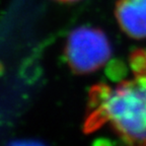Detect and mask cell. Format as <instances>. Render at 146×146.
Masks as SVG:
<instances>
[{
  "mask_svg": "<svg viewBox=\"0 0 146 146\" xmlns=\"http://www.w3.org/2000/svg\"><path fill=\"white\" fill-rule=\"evenodd\" d=\"M88 98L85 133L110 123L126 143L146 144V74L135 75L115 88L96 84L90 88Z\"/></svg>",
  "mask_w": 146,
  "mask_h": 146,
  "instance_id": "6da1fadb",
  "label": "cell"
},
{
  "mask_svg": "<svg viewBox=\"0 0 146 146\" xmlns=\"http://www.w3.org/2000/svg\"><path fill=\"white\" fill-rule=\"evenodd\" d=\"M112 54L106 34L91 27H76L67 38L65 57L74 73L87 74L103 67Z\"/></svg>",
  "mask_w": 146,
  "mask_h": 146,
  "instance_id": "7a4b0ae2",
  "label": "cell"
},
{
  "mask_svg": "<svg viewBox=\"0 0 146 146\" xmlns=\"http://www.w3.org/2000/svg\"><path fill=\"white\" fill-rule=\"evenodd\" d=\"M115 15L121 30L131 38H146V0H118Z\"/></svg>",
  "mask_w": 146,
  "mask_h": 146,
  "instance_id": "3957f363",
  "label": "cell"
},
{
  "mask_svg": "<svg viewBox=\"0 0 146 146\" xmlns=\"http://www.w3.org/2000/svg\"><path fill=\"white\" fill-rule=\"evenodd\" d=\"M130 67L135 75L146 74V50L137 49L131 53Z\"/></svg>",
  "mask_w": 146,
  "mask_h": 146,
  "instance_id": "277c9868",
  "label": "cell"
},
{
  "mask_svg": "<svg viewBox=\"0 0 146 146\" xmlns=\"http://www.w3.org/2000/svg\"><path fill=\"white\" fill-rule=\"evenodd\" d=\"M57 1H61V2H75L78 0H57Z\"/></svg>",
  "mask_w": 146,
  "mask_h": 146,
  "instance_id": "5b68a950",
  "label": "cell"
}]
</instances>
